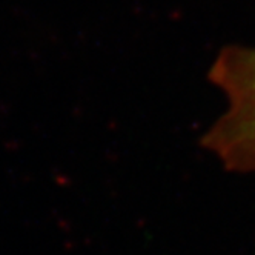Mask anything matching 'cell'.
<instances>
[{
  "label": "cell",
  "instance_id": "1",
  "mask_svg": "<svg viewBox=\"0 0 255 255\" xmlns=\"http://www.w3.org/2000/svg\"><path fill=\"white\" fill-rule=\"evenodd\" d=\"M211 80L228 109L206 132L205 148L237 172H255V48L229 46L218 54Z\"/></svg>",
  "mask_w": 255,
  "mask_h": 255
}]
</instances>
